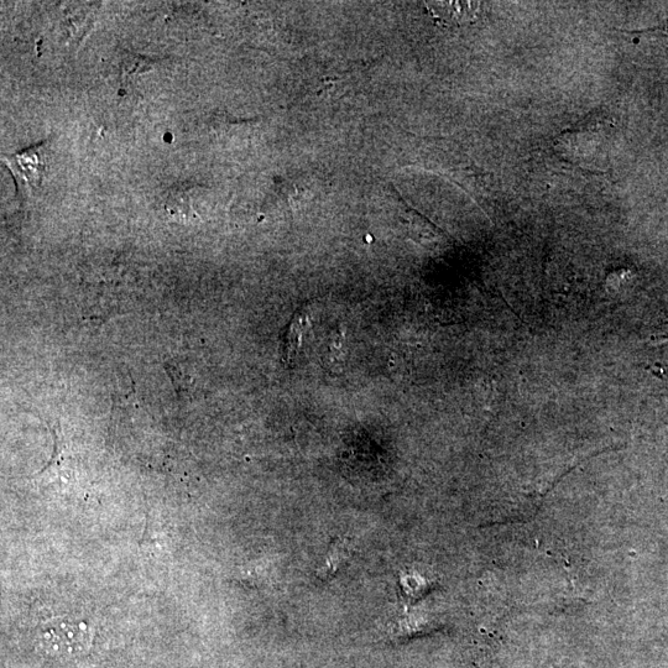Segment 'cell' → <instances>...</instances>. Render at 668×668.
Instances as JSON below:
<instances>
[{
    "label": "cell",
    "instance_id": "3957f363",
    "mask_svg": "<svg viewBox=\"0 0 668 668\" xmlns=\"http://www.w3.org/2000/svg\"><path fill=\"white\" fill-rule=\"evenodd\" d=\"M433 18L443 25H462L476 20L479 10L477 2H427Z\"/></svg>",
    "mask_w": 668,
    "mask_h": 668
},
{
    "label": "cell",
    "instance_id": "6da1fadb",
    "mask_svg": "<svg viewBox=\"0 0 668 668\" xmlns=\"http://www.w3.org/2000/svg\"><path fill=\"white\" fill-rule=\"evenodd\" d=\"M90 634L85 628L69 623L55 624L41 635V647L50 655L73 656L86 651L90 645Z\"/></svg>",
    "mask_w": 668,
    "mask_h": 668
},
{
    "label": "cell",
    "instance_id": "7a4b0ae2",
    "mask_svg": "<svg viewBox=\"0 0 668 668\" xmlns=\"http://www.w3.org/2000/svg\"><path fill=\"white\" fill-rule=\"evenodd\" d=\"M44 149V145L35 146L18 155L7 156L4 161L18 181L35 189L44 179L46 158Z\"/></svg>",
    "mask_w": 668,
    "mask_h": 668
},
{
    "label": "cell",
    "instance_id": "277c9868",
    "mask_svg": "<svg viewBox=\"0 0 668 668\" xmlns=\"http://www.w3.org/2000/svg\"><path fill=\"white\" fill-rule=\"evenodd\" d=\"M197 193L195 185L175 187L167 198L166 210L175 218L195 217V196Z\"/></svg>",
    "mask_w": 668,
    "mask_h": 668
},
{
    "label": "cell",
    "instance_id": "5b68a950",
    "mask_svg": "<svg viewBox=\"0 0 668 668\" xmlns=\"http://www.w3.org/2000/svg\"><path fill=\"white\" fill-rule=\"evenodd\" d=\"M154 62L146 57L128 54L123 57L122 72L123 76L135 75V73H144L153 70Z\"/></svg>",
    "mask_w": 668,
    "mask_h": 668
}]
</instances>
